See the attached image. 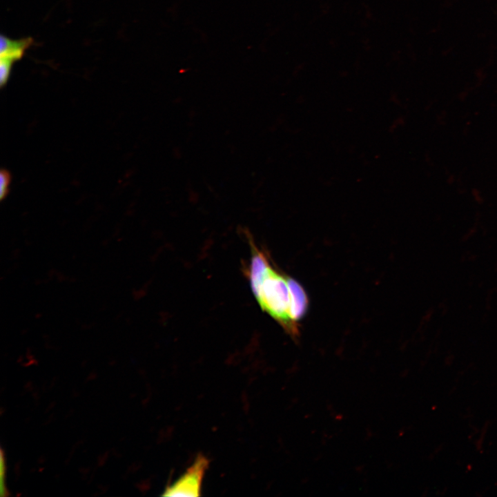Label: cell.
Returning <instances> with one entry per match:
<instances>
[{
	"label": "cell",
	"mask_w": 497,
	"mask_h": 497,
	"mask_svg": "<svg viewBox=\"0 0 497 497\" xmlns=\"http://www.w3.org/2000/svg\"><path fill=\"white\" fill-rule=\"evenodd\" d=\"M251 255L244 272L261 309L271 316L293 339L299 336V326L291 319L292 277L272 263L266 252L247 234Z\"/></svg>",
	"instance_id": "obj_1"
},
{
	"label": "cell",
	"mask_w": 497,
	"mask_h": 497,
	"mask_svg": "<svg viewBox=\"0 0 497 497\" xmlns=\"http://www.w3.org/2000/svg\"><path fill=\"white\" fill-rule=\"evenodd\" d=\"M11 175L6 169H2L0 173V199H3L9 193L11 182Z\"/></svg>",
	"instance_id": "obj_5"
},
{
	"label": "cell",
	"mask_w": 497,
	"mask_h": 497,
	"mask_svg": "<svg viewBox=\"0 0 497 497\" xmlns=\"http://www.w3.org/2000/svg\"><path fill=\"white\" fill-rule=\"evenodd\" d=\"M208 460L198 455L193 465L174 483L168 486L163 496H198L200 495L202 482Z\"/></svg>",
	"instance_id": "obj_2"
},
{
	"label": "cell",
	"mask_w": 497,
	"mask_h": 497,
	"mask_svg": "<svg viewBox=\"0 0 497 497\" xmlns=\"http://www.w3.org/2000/svg\"><path fill=\"white\" fill-rule=\"evenodd\" d=\"M14 63L8 60L0 59V86H5L10 77Z\"/></svg>",
	"instance_id": "obj_4"
},
{
	"label": "cell",
	"mask_w": 497,
	"mask_h": 497,
	"mask_svg": "<svg viewBox=\"0 0 497 497\" xmlns=\"http://www.w3.org/2000/svg\"><path fill=\"white\" fill-rule=\"evenodd\" d=\"M34 39L29 37L12 39L3 35L0 37V59L13 62L20 61L26 51L33 44Z\"/></svg>",
	"instance_id": "obj_3"
}]
</instances>
